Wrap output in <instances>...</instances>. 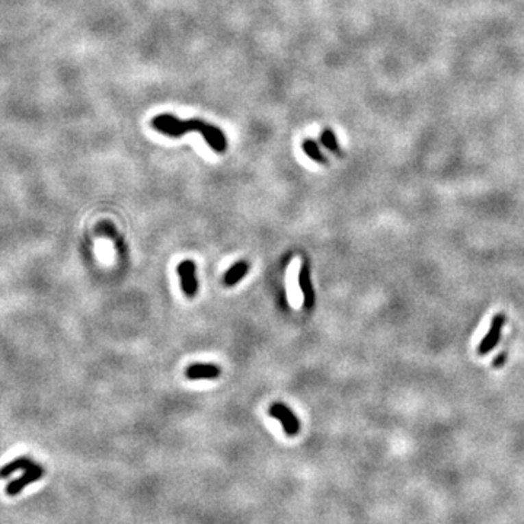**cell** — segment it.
Returning a JSON list of instances; mask_svg holds the SVG:
<instances>
[{
	"instance_id": "cell-1",
	"label": "cell",
	"mask_w": 524,
	"mask_h": 524,
	"mask_svg": "<svg viewBox=\"0 0 524 524\" xmlns=\"http://www.w3.org/2000/svg\"><path fill=\"white\" fill-rule=\"evenodd\" d=\"M151 127L156 132L165 134L168 137H181L188 133H200L207 145L212 147L216 153H225L227 149V140L225 133L216 125L208 124L203 120H179L178 116L172 114H159L151 120Z\"/></svg>"
},
{
	"instance_id": "cell-2",
	"label": "cell",
	"mask_w": 524,
	"mask_h": 524,
	"mask_svg": "<svg viewBox=\"0 0 524 524\" xmlns=\"http://www.w3.org/2000/svg\"><path fill=\"white\" fill-rule=\"evenodd\" d=\"M506 325V316L504 313H498L494 316L491 326H489V331L484 336V340L481 341L479 347H477V354L479 355H486L492 351V349L497 347L501 334H503Z\"/></svg>"
},
{
	"instance_id": "cell-3",
	"label": "cell",
	"mask_w": 524,
	"mask_h": 524,
	"mask_svg": "<svg viewBox=\"0 0 524 524\" xmlns=\"http://www.w3.org/2000/svg\"><path fill=\"white\" fill-rule=\"evenodd\" d=\"M270 415L274 416L275 419H278L279 423H282L283 428H284V433L287 436H296L299 431H300V423L297 416L295 415V412L290 410V408L284 403H274L271 408H270Z\"/></svg>"
},
{
	"instance_id": "cell-4",
	"label": "cell",
	"mask_w": 524,
	"mask_h": 524,
	"mask_svg": "<svg viewBox=\"0 0 524 524\" xmlns=\"http://www.w3.org/2000/svg\"><path fill=\"white\" fill-rule=\"evenodd\" d=\"M197 266L194 261H182L178 265V274L181 278V288L186 297L192 299L198 291V282H197Z\"/></svg>"
},
{
	"instance_id": "cell-5",
	"label": "cell",
	"mask_w": 524,
	"mask_h": 524,
	"mask_svg": "<svg viewBox=\"0 0 524 524\" xmlns=\"http://www.w3.org/2000/svg\"><path fill=\"white\" fill-rule=\"evenodd\" d=\"M42 475H44V471H42L41 466L37 464V463H32V464L29 466V468L25 469V473H23V475L19 477V479L12 481V482L8 485V488H6L8 495H12V497L18 495V494L22 491V489L25 488V486H28L29 484H32V482H35V481H40Z\"/></svg>"
},
{
	"instance_id": "cell-6",
	"label": "cell",
	"mask_w": 524,
	"mask_h": 524,
	"mask_svg": "<svg viewBox=\"0 0 524 524\" xmlns=\"http://www.w3.org/2000/svg\"><path fill=\"white\" fill-rule=\"evenodd\" d=\"M299 286L303 295V303H305V309L310 310L314 306V290L310 279V268L308 262H303L299 271Z\"/></svg>"
},
{
	"instance_id": "cell-7",
	"label": "cell",
	"mask_w": 524,
	"mask_h": 524,
	"mask_svg": "<svg viewBox=\"0 0 524 524\" xmlns=\"http://www.w3.org/2000/svg\"><path fill=\"white\" fill-rule=\"evenodd\" d=\"M221 370L214 364H192L186 367L185 376L190 380H204V379H219Z\"/></svg>"
},
{
	"instance_id": "cell-8",
	"label": "cell",
	"mask_w": 524,
	"mask_h": 524,
	"mask_svg": "<svg viewBox=\"0 0 524 524\" xmlns=\"http://www.w3.org/2000/svg\"><path fill=\"white\" fill-rule=\"evenodd\" d=\"M249 271V264L245 262V261H239L236 262L235 265H232L229 268V271L225 274V284L227 287H232L238 284L240 279L248 274Z\"/></svg>"
},
{
	"instance_id": "cell-9",
	"label": "cell",
	"mask_w": 524,
	"mask_h": 524,
	"mask_svg": "<svg viewBox=\"0 0 524 524\" xmlns=\"http://www.w3.org/2000/svg\"><path fill=\"white\" fill-rule=\"evenodd\" d=\"M301 147H303V151H305V153H306L312 160L321 163V165H326V163H328V159H326V158L322 155V151H321L318 143L314 142V140H312V138H306L305 142H303Z\"/></svg>"
},
{
	"instance_id": "cell-10",
	"label": "cell",
	"mask_w": 524,
	"mask_h": 524,
	"mask_svg": "<svg viewBox=\"0 0 524 524\" xmlns=\"http://www.w3.org/2000/svg\"><path fill=\"white\" fill-rule=\"evenodd\" d=\"M31 464H32V462L28 458H18L14 462L8 463L6 466H3L2 469H0V477H8L9 475H12V473L19 471V469L25 471L27 468H29Z\"/></svg>"
},
{
	"instance_id": "cell-11",
	"label": "cell",
	"mask_w": 524,
	"mask_h": 524,
	"mask_svg": "<svg viewBox=\"0 0 524 524\" xmlns=\"http://www.w3.org/2000/svg\"><path fill=\"white\" fill-rule=\"evenodd\" d=\"M321 140H322V145L326 149H328V150H331L332 153L341 155V147H340V145H338V140H336L334 132L329 130V128H326V130H323V133L321 136Z\"/></svg>"
},
{
	"instance_id": "cell-12",
	"label": "cell",
	"mask_w": 524,
	"mask_h": 524,
	"mask_svg": "<svg viewBox=\"0 0 524 524\" xmlns=\"http://www.w3.org/2000/svg\"><path fill=\"white\" fill-rule=\"evenodd\" d=\"M506 358H507V353H501L499 355H497V357H495V360H494V363H492L494 369H499V367H503V366H504V363H506Z\"/></svg>"
}]
</instances>
